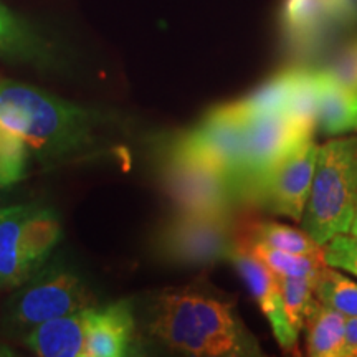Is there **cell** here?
<instances>
[{
    "label": "cell",
    "mask_w": 357,
    "mask_h": 357,
    "mask_svg": "<svg viewBox=\"0 0 357 357\" xmlns=\"http://www.w3.org/2000/svg\"><path fill=\"white\" fill-rule=\"evenodd\" d=\"M134 312L131 301L89 307L83 357L128 356L134 342Z\"/></svg>",
    "instance_id": "cell-11"
},
{
    "label": "cell",
    "mask_w": 357,
    "mask_h": 357,
    "mask_svg": "<svg viewBox=\"0 0 357 357\" xmlns=\"http://www.w3.org/2000/svg\"><path fill=\"white\" fill-rule=\"evenodd\" d=\"M318 144L307 139L275 166L234 184L236 205L261 208L273 215L300 222L314 174Z\"/></svg>",
    "instance_id": "cell-5"
},
{
    "label": "cell",
    "mask_w": 357,
    "mask_h": 357,
    "mask_svg": "<svg viewBox=\"0 0 357 357\" xmlns=\"http://www.w3.org/2000/svg\"><path fill=\"white\" fill-rule=\"evenodd\" d=\"M229 260L234 263L236 271L242 276L250 293L253 294L258 306H260L261 312L270 321V326L280 346L284 351H296L300 336L294 334L288 323L283 294H281L276 276L258 258L236 243L235 248L231 250Z\"/></svg>",
    "instance_id": "cell-10"
},
{
    "label": "cell",
    "mask_w": 357,
    "mask_h": 357,
    "mask_svg": "<svg viewBox=\"0 0 357 357\" xmlns=\"http://www.w3.org/2000/svg\"><path fill=\"white\" fill-rule=\"evenodd\" d=\"M281 29L294 50H312L331 30L337 29L331 0H284Z\"/></svg>",
    "instance_id": "cell-12"
},
{
    "label": "cell",
    "mask_w": 357,
    "mask_h": 357,
    "mask_svg": "<svg viewBox=\"0 0 357 357\" xmlns=\"http://www.w3.org/2000/svg\"><path fill=\"white\" fill-rule=\"evenodd\" d=\"M236 245L247 250L258 258L271 273L276 276H307L316 281L326 266L323 255H301L268 247L263 243H240Z\"/></svg>",
    "instance_id": "cell-20"
},
{
    "label": "cell",
    "mask_w": 357,
    "mask_h": 357,
    "mask_svg": "<svg viewBox=\"0 0 357 357\" xmlns=\"http://www.w3.org/2000/svg\"><path fill=\"white\" fill-rule=\"evenodd\" d=\"M323 71L337 83L357 91V37L339 47Z\"/></svg>",
    "instance_id": "cell-25"
},
{
    "label": "cell",
    "mask_w": 357,
    "mask_h": 357,
    "mask_svg": "<svg viewBox=\"0 0 357 357\" xmlns=\"http://www.w3.org/2000/svg\"><path fill=\"white\" fill-rule=\"evenodd\" d=\"M93 111L33 88L0 79V128L24 142L40 159L65 158L95 139Z\"/></svg>",
    "instance_id": "cell-2"
},
{
    "label": "cell",
    "mask_w": 357,
    "mask_h": 357,
    "mask_svg": "<svg viewBox=\"0 0 357 357\" xmlns=\"http://www.w3.org/2000/svg\"><path fill=\"white\" fill-rule=\"evenodd\" d=\"M247 121L234 102L212 109L197 126L174 141L169 154L194 159L215 167L230 177L240 172L245 153Z\"/></svg>",
    "instance_id": "cell-7"
},
{
    "label": "cell",
    "mask_w": 357,
    "mask_h": 357,
    "mask_svg": "<svg viewBox=\"0 0 357 357\" xmlns=\"http://www.w3.org/2000/svg\"><path fill=\"white\" fill-rule=\"evenodd\" d=\"M33 205L0 208V289L19 288L35 273L26 258L24 227Z\"/></svg>",
    "instance_id": "cell-13"
},
{
    "label": "cell",
    "mask_w": 357,
    "mask_h": 357,
    "mask_svg": "<svg viewBox=\"0 0 357 357\" xmlns=\"http://www.w3.org/2000/svg\"><path fill=\"white\" fill-rule=\"evenodd\" d=\"M147 329L169 349L199 357L260 356L231 301L207 289H164L153 300Z\"/></svg>",
    "instance_id": "cell-1"
},
{
    "label": "cell",
    "mask_w": 357,
    "mask_h": 357,
    "mask_svg": "<svg viewBox=\"0 0 357 357\" xmlns=\"http://www.w3.org/2000/svg\"><path fill=\"white\" fill-rule=\"evenodd\" d=\"M306 349L312 357H341L344 346L346 316L318 301L306 323Z\"/></svg>",
    "instance_id": "cell-17"
},
{
    "label": "cell",
    "mask_w": 357,
    "mask_h": 357,
    "mask_svg": "<svg viewBox=\"0 0 357 357\" xmlns=\"http://www.w3.org/2000/svg\"><path fill=\"white\" fill-rule=\"evenodd\" d=\"M283 114L306 136L314 134L318 129V78H316V70H296L291 95H289V101Z\"/></svg>",
    "instance_id": "cell-21"
},
{
    "label": "cell",
    "mask_w": 357,
    "mask_h": 357,
    "mask_svg": "<svg viewBox=\"0 0 357 357\" xmlns=\"http://www.w3.org/2000/svg\"><path fill=\"white\" fill-rule=\"evenodd\" d=\"M314 296L321 305L333 307L349 318L357 316V283L326 265L314 281Z\"/></svg>",
    "instance_id": "cell-22"
},
{
    "label": "cell",
    "mask_w": 357,
    "mask_h": 357,
    "mask_svg": "<svg viewBox=\"0 0 357 357\" xmlns=\"http://www.w3.org/2000/svg\"><path fill=\"white\" fill-rule=\"evenodd\" d=\"M235 234L236 242L240 243H263L301 255H323V245L314 242L305 230L293 229L284 223L271 220H236Z\"/></svg>",
    "instance_id": "cell-16"
},
{
    "label": "cell",
    "mask_w": 357,
    "mask_h": 357,
    "mask_svg": "<svg viewBox=\"0 0 357 357\" xmlns=\"http://www.w3.org/2000/svg\"><path fill=\"white\" fill-rule=\"evenodd\" d=\"M296 70L298 68L281 71L263 83L260 88H257L252 95L235 101L234 106L236 113L247 123L265 118V116L283 114L289 101V95H291Z\"/></svg>",
    "instance_id": "cell-18"
},
{
    "label": "cell",
    "mask_w": 357,
    "mask_h": 357,
    "mask_svg": "<svg viewBox=\"0 0 357 357\" xmlns=\"http://www.w3.org/2000/svg\"><path fill=\"white\" fill-rule=\"evenodd\" d=\"M47 47L24 19L0 2V58L38 61Z\"/></svg>",
    "instance_id": "cell-19"
},
{
    "label": "cell",
    "mask_w": 357,
    "mask_h": 357,
    "mask_svg": "<svg viewBox=\"0 0 357 357\" xmlns=\"http://www.w3.org/2000/svg\"><path fill=\"white\" fill-rule=\"evenodd\" d=\"M234 213L178 212L159 238L162 255L181 265H212L235 248Z\"/></svg>",
    "instance_id": "cell-6"
},
{
    "label": "cell",
    "mask_w": 357,
    "mask_h": 357,
    "mask_svg": "<svg viewBox=\"0 0 357 357\" xmlns=\"http://www.w3.org/2000/svg\"><path fill=\"white\" fill-rule=\"evenodd\" d=\"M341 357H357V316H346L344 346Z\"/></svg>",
    "instance_id": "cell-26"
},
{
    "label": "cell",
    "mask_w": 357,
    "mask_h": 357,
    "mask_svg": "<svg viewBox=\"0 0 357 357\" xmlns=\"http://www.w3.org/2000/svg\"><path fill=\"white\" fill-rule=\"evenodd\" d=\"M323 258L328 266L349 271L357 276V235L339 234L323 245Z\"/></svg>",
    "instance_id": "cell-24"
},
{
    "label": "cell",
    "mask_w": 357,
    "mask_h": 357,
    "mask_svg": "<svg viewBox=\"0 0 357 357\" xmlns=\"http://www.w3.org/2000/svg\"><path fill=\"white\" fill-rule=\"evenodd\" d=\"M351 234H352V235H357V208H356L354 220H352V225H351Z\"/></svg>",
    "instance_id": "cell-28"
},
{
    "label": "cell",
    "mask_w": 357,
    "mask_h": 357,
    "mask_svg": "<svg viewBox=\"0 0 357 357\" xmlns=\"http://www.w3.org/2000/svg\"><path fill=\"white\" fill-rule=\"evenodd\" d=\"M88 312L89 307L35 326L26 333V346L42 357H83Z\"/></svg>",
    "instance_id": "cell-14"
},
{
    "label": "cell",
    "mask_w": 357,
    "mask_h": 357,
    "mask_svg": "<svg viewBox=\"0 0 357 357\" xmlns=\"http://www.w3.org/2000/svg\"><path fill=\"white\" fill-rule=\"evenodd\" d=\"M318 78V128L328 136L357 132V91L337 83L323 70Z\"/></svg>",
    "instance_id": "cell-15"
},
{
    "label": "cell",
    "mask_w": 357,
    "mask_h": 357,
    "mask_svg": "<svg viewBox=\"0 0 357 357\" xmlns=\"http://www.w3.org/2000/svg\"><path fill=\"white\" fill-rule=\"evenodd\" d=\"M307 139H312V136L301 132L284 114L265 116L247 123L242 167L231 178V187L275 166Z\"/></svg>",
    "instance_id": "cell-9"
},
{
    "label": "cell",
    "mask_w": 357,
    "mask_h": 357,
    "mask_svg": "<svg viewBox=\"0 0 357 357\" xmlns=\"http://www.w3.org/2000/svg\"><path fill=\"white\" fill-rule=\"evenodd\" d=\"M357 208V137H339L318 146L312 184L301 227L314 242L349 234Z\"/></svg>",
    "instance_id": "cell-3"
},
{
    "label": "cell",
    "mask_w": 357,
    "mask_h": 357,
    "mask_svg": "<svg viewBox=\"0 0 357 357\" xmlns=\"http://www.w3.org/2000/svg\"><path fill=\"white\" fill-rule=\"evenodd\" d=\"M162 178L178 212L231 213L236 205L230 177L199 160L169 154Z\"/></svg>",
    "instance_id": "cell-8"
},
{
    "label": "cell",
    "mask_w": 357,
    "mask_h": 357,
    "mask_svg": "<svg viewBox=\"0 0 357 357\" xmlns=\"http://www.w3.org/2000/svg\"><path fill=\"white\" fill-rule=\"evenodd\" d=\"M276 280L283 294L288 323L294 334L300 336L305 329L307 314L318 303L314 296V280L307 276H276Z\"/></svg>",
    "instance_id": "cell-23"
},
{
    "label": "cell",
    "mask_w": 357,
    "mask_h": 357,
    "mask_svg": "<svg viewBox=\"0 0 357 357\" xmlns=\"http://www.w3.org/2000/svg\"><path fill=\"white\" fill-rule=\"evenodd\" d=\"M8 185H12V181L6 176V174L0 171V190L6 189V187H8Z\"/></svg>",
    "instance_id": "cell-27"
},
{
    "label": "cell",
    "mask_w": 357,
    "mask_h": 357,
    "mask_svg": "<svg viewBox=\"0 0 357 357\" xmlns=\"http://www.w3.org/2000/svg\"><path fill=\"white\" fill-rule=\"evenodd\" d=\"M96 306L95 293L73 268L50 263L38 268L17 293L3 312V324L10 331L29 333L45 321Z\"/></svg>",
    "instance_id": "cell-4"
}]
</instances>
